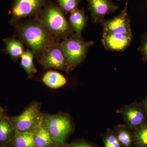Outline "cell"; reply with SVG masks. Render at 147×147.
Segmentation results:
<instances>
[{
    "label": "cell",
    "instance_id": "7c38bea8",
    "mask_svg": "<svg viewBox=\"0 0 147 147\" xmlns=\"http://www.w3.org/2000/svg\"><path fill=\"white\" fill-rule=\"evenodd\" d=\"M84 9H77L70 13L69 23L74 32L79 36H82V32L87 25L88 16L86 15Z\"/></svg>",
    "mask_w": 147,
    "mask_h": 147
},
{
    "label": "cell",
    "instance_id": "cb8c5ba5",
    "mask_svg": "<svg viewBox=\"0 0 147 147\" xmlns=\"http://www.w3.org/2000/svg\"><path fill=\"white\" fill-rule=\"evenodd\" d=\"M69 147H95L91 144L85 142H80L74 143Z\"/></svg>",
    "mask_w": 147,
    "mask_h": 147
},
{
    "label": "cell",
    "instance_id": "277c9868",
    "mask_svg": "<svg viewBox=\"0 0 147 147\" xmlns=\"http://www.w3.org/2000/svg\"><path fill=\"white\" fill-rule=\"evenodd\" d=\"M94 43L93 41H86L82 36L75 33L61 42L65 55L73 70L84 60L89 48Z\"/></svg>",
    "mask_w": 147,
    "mask_h": 147
},
{
    "label": "cell",
    "instance_id": "4316f807",
    "mask_svg": "<svg viewBox=\"0 0 147 147\" xmlns=\"http://www.w3.org/2000/svg\"><path fill=\"white\" fill-rule=\"evenodd\" d=\"M59 147V146H57V147H54V146H53V147Z\"/></svg>",
    "mask_w": 147,
    "mask_h": 147
},
{
    "label": "cell",
    "instance_id": "30bf717a",
    "mask_svg": "<svg viewBox=\"0 0 147 147\" xmlns=\"http://www.w3.org/2000/svg\"><path fill=\"white\" fill-rule=\"evenodd\" d=\"M88 9L94 24L105 20V17L110 13H115L119 8L112 0H87Z\"/></svg>",
    "mask_w": 147,
    "mask_h": 147
},
{
    "label": "cell",
    "instance_id": "9a60e30c",
    "mask_svg": "<svg viewBox=\"0 0 147 147\" xmlns=\"http://www.w3.org/2000/svg\"><path fill=\"white\" fill-rule=\"evenodd\" d=\"M42 81L47 86L54 89L63 87L67 83L66 79L63 75L53 71L46 72L42 77Z\"/></svg>",
    "mask_w": 147,
    "mask_h": 147
},
{
    "label": "cell",
    "instance_id": "e0dca14e",
    "mask_svg": "<svg viewBox=\"0 0 147 147\" xmlns=\"http://www.w3.org/2000/svg\"><path fill=\"white\" fill-rule=\"evenodd\" d=\"M13 144L15 147H36L34 134L15 131L13 137Z\"/></svg>",
    "mask_w": 147,
    "mask_h": 147
},
{
    "label": "cell",
    "instance_id": "d6986e66",
    "mask_svg": "<svg viewBox=\"0 0 147 147\" xmlns=\"http://www.w3.org/2000/svg\"><path fill=\"white\" fill-rule=\"evenodd\" d=\"M117 132L116 137L121 145L125 147L130 146L132 142V136L130 130H132L125 124H118L115 127Z\"/></svg>",
    "mask_w": 147,
    "mask_h": 147
},
{
    "label": "cell",
    "instance_id": "d4e9b609",
    "mask_svg": "<svg viewBox=\"0 0 147 147\" xmlns=\"http://www.w3.org/2000/svg\"><path fill=\"white\" fill-rule=\"evenodd\" d=\"M140 102L147 114V94L144 98Z\"/></svg>",
    "mask_w": 147,
    "mask_h": 147
},
{
    "label": "cell",
    "instance_id": "3957f363",
    "mask_svg": "<svg viewBox=\"0 0 147 147\" xmlns=\"http://www.w3.org/2000/svg\"><path fill=\"white\" fill-rule=\"evenodd\" d=\"M42 123L57 146H63L69 135L73 131L72 121L69 115L66 113L42 115Z\"/></svg>",
    "mask_w": 147,
    "mask_h": 147
},
{
    "label": "cell",
    "instance_id": "7a4b0ae2",
    "mask_svg": "<svg viewBox=\"0 0 147 147\" xmlns=\"http://www.w3.org/2000/svg\"><path fill=\"white\" fill-rule=\"evenodd\" d=\"M57 38L64 40L74 33L64 13L58 5L49 2L36 16Z\"/></svg>",
    "mask_w": 147,
    "mask_h": 147
},
{
    "label": "cell",
    "instance_id": "6da1fadb",
    "mask_svg": "<svg viewBox=\"0 0 147 147\" xmlns=\"http://www.w3.org/2000/svg\"><path fill=\"white\" fill-rule=\"evenodd\" d=\"M16 26L20 40L34 53L37 60L47 48L60 41L36 17L21 21Z\"/></svg>",
    "mask_w": 147,
    "mask_h": 147
},
{
    "label": "cell",
    "instance_id": "44dd1931",
    "mask_svg": "<svg viewBox=\"0 0 147 147\" xmlns=\"http://www.w3.org/2000/svg\"><path fill=\"white\" fill-rule=\"evenodd\" d=\"M64 13H70L73 11L79 9V4L83 0H56Z\"/></svg>",
    "mask_w": 147,
    "mask_h": 147
},
{
    "label": "cell",
    "instance_id": "2e32d148",
    "mask_svg": "<svg viewBox=\"0 0 147 147\" xmlns=\"http://www.w3.org/2000/svg\"><path fill=\"white\" fill-rule=\"evenodd\" d=\"M15 129L9 119L3 117L0 119V142L10 141L15 134Z\"/></svg>",
    "mask_w": 147,
    "mask_h": 147
},
{
    "label": "cell",
    "instance_id": "5bb4252c",
    "mask_svg": "<svg viewBox=\"0 0 147 147\" xmlns=\"http://www.w3.org/2000/svg\"><path fill=\"white\" fill-rule=\"evenodd\" d=\"M34 142L36 147H53L55 144L49 131L42 125V117L34 133Z\"/></svg>",
    "mask_w": 147,
    "mask_h": 147
},
{
    "label": "cell",
    "instance_id": "ffe728a7",
    "mask_svg": "<svg viewBox=\"0 0 147 147\" xmlns=\"http://www.w3.org/2000/svg\"><path fill=\"white\" fill-rule=\"evenodd\" d=\"M133 131L137 144L141 146L147 147V122Z\"/></svg>",
    "mask_w": 147,
    "mask_h": 147
},
{
    "label": "cell",
    "instance_id": "603a6c76",
    "mask_svg": "<svg viewBox=\"0 0 147 147\" xmlns=\"http://www.w3.org/2000/svg\"><path fill=\"white\" fill-rule=\"evenodd\" d=\"M104 147H121V144L115 134L113 133L108 134L105 139Z\"/></svg>",
    "mask_w": 147,
    "mask_h": 147
},
{
    "label": "cell",
    "instance_id": "83f0119b",
    "mask_svg": "<svg viewBox=\"0 0 147 147\" xmlns=\"http://www.w3.org/2000/svg\"><path fill=\"white\" fill-rule=\"evenodd\" d=\"M117 1H121V0H117Z\"/></svg>",
    "mask_w": 147,
    "mask_h": 147
},
{
    "label": "cell",
    "instance_id": "8fae6325",
    "mask_svg": "<svg viewBox=\"0 0 147 147\" xmlns=\"http://www.w3.org/2000/svg\"><path fill=\"white\" fill-rule=\"evenodd\" d=\"M132 38L133 35L102 33V43L106 50L121 52L129 46Z\"/></svg>",
    "mask_w": 147,
    "mask_h": 147
},
{
    "label": "cell",
    "instance_id": "8992f818",
    "mask_svg": "<svg viewBox=\"0 0 147 147\" xmlns=\"http://www.w3.org/2000/svg\"><path fill=\"white\" fill-rule=\"evenodd\" d=\"M37 60L46 69H60L67 73L73 70L65 55L59 41L47 48Z\"/></svg>",
    "mask_w": 147,
    "mask_h": 147
},
{
    "label": "cell",
    "instance_id": "52a82bcc",
    "mask_svg": "<svg viewBox=\"0 0 147 147\" xmlns=\"http://www.w3.org/2000/svg\"><path fill=\"white\" fill-rule=\"evenodd\" d=\"M49 2V0H14L12 24L16 25L24 18L37 16Z\"/></svg>",
    "mask_w": 147,
    "mask_h": 147
},
{
    "label": "cell",
    "instance_id": "484cf974",
    "mask_svg": "<svg viewBox=\"0 0 147 147\" xmlns=\"http://www.w3.org/2000/svg\"><path fill=\"white\" fill-rule=\"evenodd\" d=\"M4 113V110L3 108L0 106V119L3 117V114Z\"/></svg>",
    "mask_w": 147,
    "mask_h": 147
},
{
    "label": "cell",
    "instance_id": "9c48e42d",
    "mask_svg": "<svg viewBox=\"0 0 147 147\" xmlns=\"http://www.w3.org/2000/svg\"><path fill=\"white\" fill-rule=\"evenodd\" d=\"M129 1L126 0L124 7L118 15L112 19H105L101 23L102 33L132 35L130 18L127 13Z\"/></svg>",
    "mask_w": 147,
    "mask_h": 147
},
{
    "label": "cell",
    "instance_id": "4fadbf2b",
    "mask_svg": "<svg viewBox=\"0 0 147 147\" xmlns=\"http://www.w3.org/2000/svg\"><path fill=\"white\" fill-rule=\"evenodd\" d=\"M5 44V52L8 54L13 60L21 57L24 52L23 42L21 40L14 37L6 38L4 40Z\"/></svg>",
    "mask_w": 147,
    "mask_h": 147
},
{
    "label": "cell",
    "instance_id": "ac0fdd59",
    "mask_svg": "<svg viewBox=\"0 0 147 147\" xmlns=\"http://www.w3.org/2000/svg\"><path fill=\"white\" fill-rule=\"evenodd\" d=\"M34 54L30 49L24 51L21 57V66L25 69L28 76L30 78L32 77L34 74L37 72L34 64Z\"/></svg>",
    "mask_w": 147,
    "mask_h": 147
},
{
    "label": "cell",
    "instance_id": "7402d4cb",
    "mask_svg": "<svg viewBox=\"0 0 147 147\" xmlns=\"http://www.w3.org/2000/svg\"><path fill=\"white\" fill-rule=\"evenodd\" d=\"M138 51L142 55L143 63H145L147 61V31L142 35Z\"/></svg>",
    "mask_w": 147,
    "mask_h": 147
},
{
    "label": "cell",
    "instance_id": "ba28073f",
    "mask_svg": "<svg viewBox=\"0 0 147 147\" xmlns=\"http://www.w3.org/2000/svg\"><path fill=\"white\" fill-rule=\"evenodd\" d=\"M122 117L125 124L132 130L147 122V114L140 102L136 101L123 106L117 111Z\"/></svg>",
    "mask_w": 147,
    "mask_h": 147
},
{
    "label": "cell",
    "instance_id": "5b68a950",
    "mask_svg": "<svg viewBox=\"0 0 147 147\" xmlns=\"http://www.w3.org/2000/svg\"><path fill=\"white\" fill-rule=\"evenodd\" d=\"M40 108L39 103H32L20 115L9 119L15 131L34 134L42 117Z\"/></svg>",
    "mask_w": 147,
    "mask_h": 147
}]
</instances>
